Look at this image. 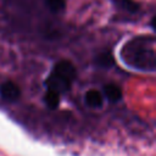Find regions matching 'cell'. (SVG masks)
Returning a JSON list of instances; mask_svg holds the SVG:
<instances>
[{"mask_svg":"<svg viewBox=\"0 0 156 156\" xmlns=\"http://www.w3.org/2000/svg\"><path fill=\"white\" fill-rule=\"evenodd\" d=\"M113 6L124 16H135L140 12V4L135 0H113Z\"/></svg>","mask_w":156,"mask_h":156,"instance_id":"cell-3","label":"cell"},{"mask_svg":"<svg viewBox=\"0 0 156 156\" xmlns=\"http://www.w3.org/2000/svg\"><path fill=\"white\" fill-rule=\"evenodd\" d=\"M104 93H105V96L107 98V100H110L111 102H117L122 98V90L115 83L106 84L104 87Z\"/></svg>","mask_w":156,"mask_h":156,"instance_id":"cell-6","label":"cell"},{"mask_svg":"<svg viewBox=\"0 0 156 156\" xmlns=\"http://www.w3.org/2000/svg\"><path fill=\"white\" fill-rule=\"evenodd\" d=\"M95 63H96L99 67L108 68V67H111V66L115 63V58H113V56H112L111 52L105 51V52H101V54H99V55L96 56Z\"/></svg>","mask_w":156,"mask_h":156,"instance_id":"cell-7","label":"cell"},{"mask_svg":"<svg viewBox=\"0 0 156 156\" xmlns=\"http://www.w3.org/2000/svg\"><path fill=\"white\" fill-rule=\"evenodd\" d=\"M154 37H136L126 43L122 50L124 61L138 67L154 69L155 67V50Z\"/></svg>","mask_w":156,"mask_h":156,"instance_id":"cell-1","label":"cell"},{"mask_svg":"<svg viewBox=\"0 0 156 156\" xmlns=\"http://www.w3.org/2000/svg\"><path fill=\"white\" fill-rule=\"evenodd\" d=\"M0 95L5 101L13 102L20 98L21 90H20V87L16 83H13L11 80H7V82H4L0 85Z\"/></svg>","mask_w":156,"mask_h":156,"instance_id":"cell-4","label":"cell"},{"mask_svg":"<svg viewBox=\"0 0 156 156\" xmlns=\"http://www.w3.org/2000/svg\"><path fill=\"white\" fill-rule=\"evenodd\" d=\"M76 76L77 71L72 62L67 60L58 61L57 63H55L52 72L46 78L48 90L56 91L57 94L67 91L71 88Z\"/></svg>","mask_w":156,"mask_h":156,"instance_id":"cell-2","label":"cell"},{"mask_svg":"<svg viewBox=\"0 0 156 156\" xmlns=\"http://www.w3.org/2000/svg\"><path fill=\"white\" fill-rule=\"evenodd\" d=\"M44 101L50 108H56L60 104V94L52 90H48L44 95Z\"/></svg>","mask_w":156,"mask_h":156,"instance_id":"cell-9","label":"cell"},{"mask_svg":"<svg viewBox=\"0 0 156 156\" xmlns=\"http://www.w3.org/2000/svg\"><path fill=\"white\" fill-rule=\"evenodd\" d=\"M84 100H85V104L88 106H90V107H100L102 105V102H104V98H102L101 93L95 90V89L88 90L85 93Z\"/></svg>","mask_w":156,"mask_h":156,"instance_id":"cell-5","label":"cell"},{"mask_svg":"<svg viewBox=\"0 0 156 156\" xmlns=\"http://www.w3.org/2000/svg\"><path fill=\"white\" fill-rule=\"evenodd\" d=\"M45 5L52 13H61L66 9L65 0H45Z\"/></svg>","mask_w":156,"mask_h":156,"instance_id":"cell-8","label":"cell"}]
</instances>
